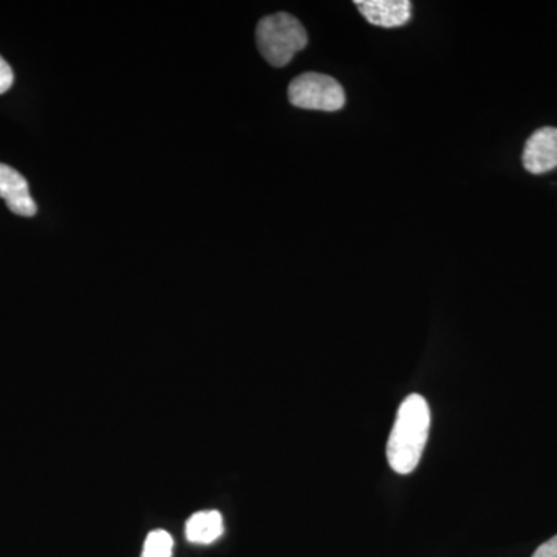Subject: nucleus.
Here are the masks:
<instances>
[{"mask_svg":"<svg viewBox=\"0 0 557 557\" xmlns=\"http://www.w3.org/2000/svg\"><path fill=\"white\" fill-rule=\"evenodd\" d=\"M431 428V410L421 395H409L399 406L387 445V460L398 474H410L420 463Z\"/></svg>","mask_w":557,"mask_h":557,"instance_id":"f257e3e1","label":"nucleus"},{"mask_svg":"<svg viewBox=\"0 0 557 557\" xmlns=\"http://www.w3.org/2000/svg\"><path fill=\"white\" fill-rule=\"evenodd\" d=\"M258 49L273 67H285L309 44L306 28L288 13L263 17L256 30Z\"/></svg>","mask_w":557,"mask_h":557,"instance_id":"f03ea898","label":"nucleus"},{"mask_svg":"<svg viewBox=\"0 0 557 557\" xmlns=\"http://www.w3.org/2000/svg\"><path fill=\"white\" fill-rule=\"evenodd\" d=\"M288 100L299 109L336 112L346 106V91L324 73H302L288 86Z\"/></svg>","mask_w":557,"mask_h":557,"instance_id":"7ed1b4c3","label":"nucleus"},{"mask_svg":"<svg viewBox=\"0 0 557 557\" xmlns=\"http://www.w3.org/2000/svg\"><path fill=\"white\" fill-rule=\"evenodd\" d=\"M523 168L531 174H545L557 168V129L542 127L528 138L523 149Z\"/></svg>","mask_w":557,"mask_h":557,"instance_id":"20e7f679","label":"nucleus"},{"mask_svg":"<svg viewBox=\"0 0 557 557\" xmlns=\"http://www.w3.org/2000/svg\"><path fill=\"white\" fill-rule=\"evenodd\" d=\"M0 199L5 200L10 211L21 218H33L38 212L27 180L21 172L3 163H0Z\"/></svg>","mask_w":557,"mask_h":557,"instance_id":"39448f33","label":"nucleus"},{"mask_svg":"<svg viewBox=\"0 0 557 557\" xmlns=\"http://www.w3.org/2000/svg\"><path fill=\"white\" fill-rule=\"evenodd\" d=\"M355 5L366 21L376 27H403L412 16V3L409 0H357Z\"/></svg>","mask_w":557,"mask_h":557,"instance_id":"423d86ee","label":"nucleus"},{"mask_svg":"<svg viewBox=\"0 0 557 557\" xmlns=\"http://www.w3.org/2000/svg\"><path fill=\"white\" fill-rule=\"evenodd\" d=\"M223 534V518L219 511L196 512L186 523L190 544L209 545Z\"/></svg>","mask_w":557,"mask_h":557,"instance_id":"0eeeda50","label":"nucleus"},{"mask_svg":"<svg viewBox=\"0 0 557 557\" xmlns=\"http://www.w3.org/2000/svg\"><path fill=\"white\" fill-rule=\"evenodd\" d=\"M172 548H174V541L168 531H152L146 537L141 557H171Z\"/></svg>","mask_w":557,"mask_h":557,"instance_id":"6e6552de","label":"nucleus"},{"mask_svg":"<svg viewBox=\"0 0 557 557\" xmlns=\"http://www.w3.org/2000/svg\"><path fill=\"white\" fill-rule=\"evenodd\" d=\"M14 83V73L11 70L9 62L0 57V95L5 94L11 89Z\"/></svg>","mask_w":557,"mask_h":557,"instance_id":"1a4fd4ad","label":"nucleus"},{"mask_svg":"<svg viewBox=\"0 0 557 557\" xmlns=\"http://www.w3.org/2000/svg\"><path fill=\"white\" fill-rule=\"evenodd\" d=\"M533 557H557V536L542 544L541 547L536 549Z\"/></svg>","mask_w":557,"mask_h":557,"instance_id":"9d476101","label":"nucleus"}]
</instances>
